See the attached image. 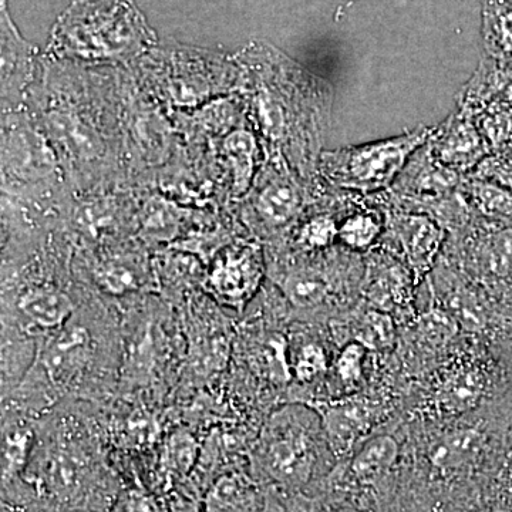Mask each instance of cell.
<instances>
[{"label": "cell", "mask_w": 512, "mask_h": 512, "mask_svg": "<svg viewBox=\"0 0 512 512\" xmlns=\"http://www.w3.org/2000/svg\"><path fill=\"white\" fill-rule=\"evenodd\" d=\"M473 211L485 220L512 225V190L466 175L460 187Z\"/></svg>", "instance_id": "cb8c5ba5"}, {"label": "cell", "mask_w": 512, "mask_h": 512, "mask_svg": "<svg viewBox=\"0 0 512 512\" xmlns=\"http://www.w3.org/2000/svg\"><path fill=\"white\" fill-rule=\"evenodd\" d=\"M265 275L268 265L259 242L238 239L215 256L204 285L218 301L241 311L258 293Z\"/></svg>", "instance_id": "8fae6325"}, {"label": "cell", "mask_w": 512, "mask_h": 512, "mask_svg": "<svg viewBox=\"0 0 512 512\" xmlns=\"http://www.w3.org/2000/svg\"><path fill=\"white\" fill-rule=\"evenodd\" d=\"M322 430L311 406H286L272 414L255 446L262 473L276 484L299 487L308 483L318 460L316 436Z\"/></svg>", "instance_id": "52a82bcc"}, {"label": "cell", "mask_w": 512, "mask_h": 512, "mask_svg": "<svg viewBox=\"0 0 512 512\" xmlns=\"http://www.w3.org/2000/svg\"><path fill=\"white\" fill-rule=\"evenodd\" d=\"M30 431L15 427L3 434V480L16 476L29 458Z\"/></svg>", "instance_id": "f546056e"}, {"label": "cell", "mask_w": 512, "mask_h": 512, "mask_svg": "<svg viewBox=\"0 0 512 512\" xmlns=\"http://www.w3.org/2000/svg\"><path fill=\"white\" fill-rule=\"evenodd\" d=\"M433 127L420 126L400 136L323 151L319 177L333 190L370 195L389 190L414 151L429 140Z\"/></svg>", "instance_id": "8992f818"}, {"label": "cell", "mask_w": 512, "mask_h": 512, "mask_svg": "<svg viewBox=\"0 0 512 512\" xmlns=\"http://www.w3.org/2000/svg\"><path fill=\"white\" fill-rule=\"evenodd\" d=\"M96 353L97 339L92 328L76 313L66 325L46 336L33 370L50 387L70 389L86 375Z\"/></svg>", "instance_id": "30bf717a"}, {"label": "cell", "mask_w": 512, "mask_h": 512, "mask_svg": "<svg viewBox=\"0 0 512 512\" xmlns=\"http://www.w3.org/2000/svg\"><path fill=\"white\" fill-rule=\"evenodd\" d=\"M311 407L319 416L326 443L339 456L363 443L377 420V409L367 399L348 397L338 402L312 404Z\"/></svg>", "instance_id": "e0dca14e"}, {"label": "cell", "mask_w": 512, "mask_h": 512, "mask_svg": "<svg viewBox=\"0 0 512 512\" xmlns=\"http://www.w3.org/2000/svg\"><path fill=\"white\" fill-rule=\"evenodd\" d=\"M200 456L197 441L188 433H175L164 447L163 466L168 474L187 476Z\"/></svg>", "instance_id": "83f0119b"}, {"label": "cell", "mask_w": 512, "mask_h": 512, "mask_svg": "<svg viewBox=\"0 0 512 512\" xmlns=\"http://www.w3.org/2000/svg\"><path fill=\"white\" fill-rule=\"evenodd\" d=\"M89 271L94 284L111 296L153 292L156 288L154 268L143 255L127 247L93 255Z\"/></svg>", "instance_id": "2e32d148"}, {"label": "cell", "mask_w": 512, "mask_h": 512, "mask_svg": "<svg viewBox=\"0 0 512 512\" xmlns=\"http://www.w3.org/2000/svg\"><path fill=\"white\" fill-rule=\"evenodd\" d=\"M183 212L177 205L167 204L163 198H148L138 207L137 224L140 237L147 241H171L178 235Z\"/></svg>", "instance_id": "4316f807"}, {"label": "cell", "mask_w": 512, "mask_h": 512, "mask_svg": "<svg viewBox=\"0 0 512 512\" xmlns=\"http://www.w3.org/2000/svg\"><path fill=\"white\" fill-rule=\"evenodd\" d=\"M3 301L29 330L50 335L76 315L72 293L55 276L26 264L15 276L3 275Z\"/></svg>", "instance_id": "ba28073f"}, {"label": "cell", "mask_w": 512, "mask_h": 512, "mask_svg": "<svg viewBox=\"0 0 512 512\" xmlns=\"http://www.w3.org/2000/svg\"><path fill=\"white\" fill-rule=\"evenodd\" d=\"M328 370V357L319 343L299 346L292 360V375L301 383H311Z\"/></svg>", "instance_id": "4dcf8cb0"}, {"label": "cell", "mask_w": 512, "mask_h": 512, "mask_svg": "<svg viewBox=\"0 0 512 512\" xmlns=\"http://www.w3.org/2000/svg\"><path fill=\"white\" fill-rule=\"evenodd\" d=\"M468 175L512 190V143L490 154L473 173Z\"/></svg>", "instance_id": "d6a6232c"}, {"label": "cell", "mask_w": 512, "mask_h": 512, "mask_svg": "<svg viewBox=\"0 0 512 512\" xmlns=\"http://www.w3.org/2000/svg\"><path fill=\"white\" fill-rule=\"evenodd\" d=\"M116 512H158V508L146 495L130 494L121 501Z\"/></svg>", "instance_id": "836d02e7"}, {"label": "cell", "mask_w": 512, "mask_h": 512, "mask_svg": "<svg viewBox=\"0 0 512 512\" xmlns=\"http://www.w3.org/2000/svg\"><path fill=\"white\" fill-rule=\"evenodd\" d=\"M484 448V436L471 427L448 430L433 441L430 463L440 471H458L474 463Z\"/></svg>", "instance_id": "44dd1931"}, {"label": "cell", "mask_w": 512, "mask_h": 512, "mask_svg": "<svg viewBox=\"0 0 512 512\" xmlns=\"http://www.w3.org/2000/svg\"><path fill=\"white\" fill-rule=\"evenodd\" d=\"M400 446L389 434H377L363 441L350 461V473L359 483L372 484L389 474L397 458Z\"/></svg>", "instance_id": "603a6c76"}, {"label": "cell", "mask_w": 512, "mask_h": 512, "mask_svg": "<svg viewBox=\"0 0 512 512\" xmlns=\"http://www.w3.org/2000/svg\"><path fill=\"white\" fill-rule=\"evenodd\" d=\"M365 269L359 295L370 308L389 313H406L413 308L416 276L402 259L382 247L363 255Z\"/></svg>", "instance_id": "4fadbf2b"}, {"label": "cell", "mask_w": 512, "mask_h": 512, "mask_svg": "<svg viewBox=\"0 0 512 512\" xmlns=\"http://www.w3.org/2000/svg\"><path fill=\"white\" fill-rule=\"evenodd\" d=\"M481 19L484 56L512 67V0H484Z\"/></svg>", "instance_id": "7402d4cb"}, {"label": "cell", "mask_w": 512, "mask_h": 512, "mask_svg": "<svg viewBox=\"0 0 512 512\" xmlns=\"http://www.w3.org/2000/svg\"><path fill=\"white\" fill-rule=\"evenodd\" d=\"M144 90L164 106L197 109L237 92L235 57L218 55L178 43L156 46L133 64Z\"/></svg>", "instance_id": "277c9868"}, {"label": "cell", "mask_w": 512, "mask_h": 512, "mask_svg": "<svg viewBox=\"0 0 512 512\" xmlns=\"http://www.w3.org/2000/svg\"><path fill=\"white\" fill-rule=\"evenodd\" d=\"M255 504V488L247 477L227 473L212 483L205 495L204 512H249Z\"/></svg>", "instance_id": "484cf974"}, {"label": "cell", "mask_w": 512, "mask_h": 512, "mask_svg": "<svg viewBox=\"0 0 512 512\" xmlns=\"http://www.w3.org/2000/svg\"><path fill=\"white\" fill-rule=\"evenodd\" d=\"M234 57L239 67L235 94L264 150L285 158L305 180L319 181L332 121V86L269 43H249Z\"/></svg>", "instance_id": "7a4b0ae2"}, {"label": "cell", "mask_w": 512, "mask_h": 512, "mask_svg": "<svg viewBox=\"0 0 512 512\" xmlns=\"http://www.w3.org/2000/svg\"><path fill=\"white\" fill-rule=\"evenodd\" d=\"M426 146L441 164L463 175L473 173L491 150L467 111L457 109L433 127Z\"/></svg>", "instance_id": "5bb4252c"}, {"label": "cell", "mask_w": 512, "mask_h": 512, "mask_svg": "<svg viewBox=\"0 0 512 512\" xmlns=\"http://www.w3.org/2000/svg\"><path fill=\"white\" fill-rule=\"evenodd\" d=\"M384 232V211L373 195L349 192L339 220V245L366 255L379 247Z\"/></svg>", "instance_id": "d6986e66"}, {"label": "cell", "mask_w": 512, "mask_h": 512, "mask_svg": "<svg viewBox=\"0 0 512 512\" xmlns=\"http://www.w3.org/2000/svg\"><path fill=\"white\" fill-rule=\"evenodd\" d=\"M355 340L362 343L367 349H384L392 345L394 340L393 316L370 308V311L363 313L362 319H360Z\"/></svg>", "instance_id": "f1b7e54d"}, {"label": "cell", "mask_w": 512, "mask_h": 512, "mask_svg": "<svg viewBox=\"0 0 512 512\" xmlns=\"http://www.w3.org/2000/svg\"><path fill=\"white\" fill-rule=\"evenodd\" d=\"M325 190L322 180H305L278 154L265 160L242 202V220L256 238L282 241Z\"/></svg>", "instance_id": "5b68a950"}, {"label": "cell", "mask_w": 512, "mask_h": 512, "mask_svg": "<svg viewBox=\"0 0 512 512\" xmlns=\"http://www.w3.org/2000/svg\"><path fill=\"white\" fill-rule=\"evenodd\" d=\"M384 232L379 247L392 252L423 284L439 262L447 231L424 214L383 208Z\"/></svg>", "instance_id": "9c48e42d"}, {"label": "cell", "mask_w": 512, "mask_h": 512, "mask_svg": "<svg viewBox=\"0 0 512 512\" xmlns=\"http://www.w3.org/2000/svg\"><path fill=\"white\" fill-rule=\"evenodd\" d=\"M29 109L59 154L73 192L123 184L120 67L86 66L45 56Z\"/></svg>", "instance_id": "6da1fadb"}, {"label": "cell", "mask_w": 512, "mask_h": 512, "mask_svg": "<svg viewBox=\"0 0 512 512\" xmlns=\"http://www.w3.org/2000/svg\"><path fill=\"white\" fill-rule=\"evenodd\" d=\"M464 177L466 175L456 173L437 161L424 144L414 151L387 191L400 200L443 197L460 190Z\"/></svg>", "instance_id": "ac0fdd59"}, {"label": "cell", "mask_w": 512, "mask_h": 512, "mask_svg": "<svg viewBox=\"0 0 512 512\" xmlns=\"http://www.w3.org/2000/svg\"><path fill=\"white\" fill-rule=\"evenodd\" d=\"M367 350L369 349L356 340L340 350L335 362V372L343 386L355 387L362 382L365 375Z\"/></svg>", "instance_id": "1f68e13d"}, {"label": "cell", "mask_w": 512, "mask_h": 512, "mask_svg": "<svg viewBox=\"0 0 512 512\" xmlns=\"http://www.w3.org/2000/svg\"><path fill=\"white\" fill-rule=\"evenodd\" d=\"M92 474V464L82 450L74 446H57L46 451L40 464V481L50 494L73 498L80 493Z\"/></svg>", "instance_id": "ffe728a7"}, {"label": "cell", "mask_w": 512, "mask_h": 512, "mask_svg": "<svg viewBox=\"0 0 512 512\" xmlns=\"http://www.w3.org/2000/svg\"><path fill=\"white\" fill-rule=\"evenodd\" d=\"M484 379L476 367L461 366L451 370L440 383L437 402L444 412L460 413L476 406L484 394Z\"/></svg>", "instance_id": "d4e9b609"}, {"label": "cell", "mask_w": 512, "mask_h": 512, "mask_svg": "<svg viewBox=\"0 0 512 512\" xmlns=\"http://www.w3.org/2000/svg\"><path fill=\"white\" fill-rule=\"evenodd\" d=\"M490 512H512V507L511 505L501 504L494 507Z\"/></svg>", "instance_id": "e575fe53"}, {"label": "cell", "mask_w": 512, "mask_h": 512, "mask_svg": "<svg viewBox=\"0 0 512 512\" xmlns=\"http://www.w3.org/2000/svg\"><path fill=\"white\" fill-rule=\"evenodd\" d=\"M157 45L156 32L134 0H76L57 18L46 57L127 67Z\"/></svg>", "instance_id": "3957f363"}, {"label": "cell", "mask_w": 512, "mask_h": 512, "mask_svg": "<svg viewBox=\"0 0 512 512\" xmlns=\"http://www.w3.org/2000/svg\"><path fill=\"white\" fill-rule=\"evenodd\" d=\"M2 32V113L29 109L33 93L42 80L45 56L29 43L13 23L8 0H0Z\"/></svg>", "instance_id": "7c38bea8"}, {"label": "cell", "mask_w": 512, "mask_h": 512, "mask_svg": "<svg viewBox=\"0 0 512 512\" xmlns=\"http://www.w3.org/2000/svg\"><path fill=\"white\" fill-rule=\"evenodd\" d=\"M218 156L224 168V190L232 200H244L265 160L264 144L251 121L222 136Z\"/></svg>", "instance_id": "9a60e30c"}]
</instances>
